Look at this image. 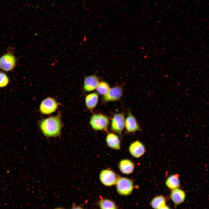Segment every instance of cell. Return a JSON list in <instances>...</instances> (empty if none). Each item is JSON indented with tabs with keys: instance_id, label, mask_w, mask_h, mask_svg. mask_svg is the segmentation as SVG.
Returning a JSON list of instances; mask_svg holds the SVG:
<instances>
[{
	"instance_id": "obj_22",
	"label": "cell",
	"mask_w": 209,
	"mask_h": 209,
	"mask_svg": "<svg viewBox=\"0 0 209 209\" xmlns=\"http://www.w3.org/2000/svg\"><path fill=\"white\" fill-rule=\"evenodd\" d=\"M63 208V207H60L59 208V207H56V208H56V209H59V208H60V209H62V208Z\"/></svg>"
},
{
	"instance_id": "obj_17",
	"label": "cell",
	"mask_w": 209,
	"mask_h": 209,
	"mask_svg": "<svg viewBox=\"0 0 209 209\" xmlns=\"http://www.w3.org/2000/svg\"><path fill=\"white\" fill-rule=\"evenodd\" d=\"M179 176L178 174H176L168 177L165 182L166 185L167 187L172 190L178 188L180 185Z\"/></svg>"
},
{
	"instance_id": "obj_20",
	"label": "cell",
	"mask_w": 209,
	"mask_h": 209,
	"mask_svg": "<svg viewBox=\"0 0 209 209\" xmlns=\"http://www.w3.org/2000/svg\"><path fill=\"white\" fill-rule=\"evenodd\" d=\"M9 82V78L5 73L0 72V88L7 86Z\"/></svg>"
},
{
	"instance_id": "obj_2",
	"label": "cell",
	"mask_w": 209,
	"mask_h": 209,
	"mask_svg": "<svg viewBox=\"0 0 209 209\" xmlns=\"http://www.w3.org/2000/svg\"><path fill=\"white\" fill-rule=\"evenodd\" d=\"M109 122V118L101 114H95L91 117L90 124L92 128L96 130L107 131Z\"/></svg>"
},
{
	"instance_id": "obj_14",
	"label": "cell",
	"mask_w": 209,
	"mask_h": 209,
	"mask_svg": "<svg viewBox=\"0 0 209 209\" xmlns=\"http://www.w3.org/2000/svg\"><path fill=\"white\" fill-rule=\"evenodd\" d=\"M98 100V95L96 93L88 94L85 98V103L88 109L91 111L97 106Z\"/></svg>"
},
{
	"instance_id": "obj_8",
	"label": "cell",
	"mask_w": 209,
	"mask_h": 209,
	"mask_svg": "<svg viewBox=\"0 0 209 209\" xmlns=\"http://www.w3.org/2000/svg\"><path fill=\"white\" fill-rule=\"evenodd\" d=\"M123 90L121 87L116 86L110 88L108 92L103 96L102 101L104 103L119 100L122 96Z\"/></svg>"
},
{
	"instance_id": "obj_18",
	"label": "cell",
	"mask_w": 209,
	"mask_h": 209,
	"mask_svg": "<svg viewBox=\"0 0 209 209\" xmlns=\"http://www.w3.org/2000/svg\"><path fill=\"white\" fill-rule=\"evenodd\" d=\"M110 89L108 84L105 81H101L99 83L96 89L98 93L103 96L105 95Z\"/></svg>"
},
{
	"instance_id": "obj_11",
	"label": "cell",
	"mask_w": 209,
	"mask_h": 209,
	"mask_svg": "<svg viewBox=\"0 0 209 209\" xmlns=\"http://www.w3.org/2000/svg\"><path fill=\"white\" fill-rule=\"evenodd\" d=\"M99 83L98 78L95 75H90L85 77L84 82V91L87 92L93 91L96 89Z\"/></svg>"
},
{
	"instance_id": "obj_9",
	"label": "cell",
	"mask_w": 209,
	"mask_h": 209,
	"mask_svg": "<svg viewBox=\"0 0 209 209\" xmlns=\"http://www.w3.org/2000/svg\"><path fill=\"white\" fill-rule=\"evenodd\" d=\"M100 178L101 181L104 185L110 186L116 183L117 178L115 173L109 170H105L100 172Z\"/></svg>"
},
{
	"instance_id": "obj_19",
	"label": "cell",
	"mask_w": 209,
	"mask_h": 209,
	"mask_svg": "<svg viewBox=\"0 0 209 209\" xmlns=\"http://www.w3.org/2000/svg\"><path fill=\"white\" fill-rule=\"evenodd\" d=\"M99 205L101 209L117 208L114 202L109 199H104L100 201Z\"/></svg>"
},
{
	"instance_id": "obj_5",
	"label": "cell",
	"mask_w": 209,
	"mask_h": 209,
	"mask_svg": "<svg viewBox=\"0 0 209 209\" xmlns=\"http://www.w3.org/2000/svg\"><path fill=\"white\" fill-rule=\"evenodd\" d=\"M125 115L123 112L113 114L111 122V129L120 136L125 125Z\"/></svg>"
},
{
	"instance_id": "obj_12",
	"label": "cell",
	"mask_w": 209,
	"mask_h": 209,
	"mask_svg": "<svg viewBox=\"0 0 209 209\" xmlns=\"http://www.w3.org/2000/svg\"><path fill=\"white\" fill-rule=\"evenodd\" d=\"M106 141L107 145L113 149L119 150L120 142V138L117 135L113 133H109L106 137Z\"/></svg>"
},
{
	"instance_id": "obj_4",
	"label": "cell",
	"mask_w": 209,
	"mask_h": 209,
	"mask_svg": "<svg viewBox=\"0 0 209 209\" xmlns=\"http://www.w3.org/2000/svg\"><path fill=\"white\" fill-rule=\"evenodd\" d=\"M116 184L117 191L120 194L127 195L132 192L133 185L131 179L125 177H119L117 178Z\"/></svg>"
},
{
	"instance_id": "obj_21",
	"label": "cell",
	"mask_w": 209,
	"mask_h": 209,
	"mask_svg": "<svg viewBox=\"0 0 209 209\" xmlns=\"http://www.w3.org/2000/svg\"><path fill=\"white\" fill-rule=\"evenodd\" d=\"M80 206H76L75 203L73 204V206L72 207V208H81L80 207Z\"/></svg>"
},
{
	"instance_id": "obj_13",
	"label": "cell",
	"mask_w": 209,
	"mask_h": 209,
	"mask_svg": "<svg viewBox=\"0 0 209 209\" xmlns=\"http://www.w3.org/2000/svg\"><path fill=\"white\" fill-rule=\"evenodd\" d=\"M170 197L174 204L177 205L184 201L185 194L182 190L177 188L172 190L170 194Z\"/></svg>"
},
{
	"instance_id": "obj_1",
	"label": "cell",
	"mask_w": 209,
	"mask_h": 209,
	"mask_svg": "<svg viewBox=\"0 0 209 209\" xmlns=\"http://www.w3.org/2000/svg\"><path fill=\"white\" fill-rule=\"evenodd\" d=\"M38 125L43 135L47 137H57L60 134L62 124L60 113L40 120Z\"/></svg>"
},
{
	"instance_id": "obj_15",
	"label": "cell",
	"mask_w": 209,
	"mask_h": 209,
	"mask_svg": "<svg viewBox=\"0 0 209 209\" xmlns=\"http://www.w3.org/2000/svg\"><path fill=\"white\" fill-rule=\"evenodd\" d=\"M134 167L133 163L127 159L122 160L119 164V168L120 171L125 174H129L132 173Z\"/></svg>"
},
{
	"instance_id": "obj_3",
	"label": "cell",
	"mask_w": 209,
	"mask_h": 209,
	"mask_svg": "<svg viewBox=\"0 0 209 209\" xmlns=\"http://www.w3.org/2000/svg\"><path fill=\"white\" fill-rule=\"evenodd\" d=\"M59 105V103L55 99L48 97L42 101L39 105V111L43 114L49 115L55 111Z\"/></svg>"
},
{
	"instance_id": "obj_6",
	"label": "cell",
	"mask_w": 209,
	"mask_h": 209,
	"mask_svg": "<svg viewBox=\"0 0 209 209\" xmlns=\"http://www.w3.org/2000/svg\"><path fill=\"white\" fill-rule=\"evenodd\" d=\"M16 61L14 54L8 52L0 58V69L6 71H10L15 67Z\"/></svg>"
},
{
	"instance_id": "obj_10",
	"label": "cell",
	"mask_w": 209,
	"mask_h": 209,
	"mask_svg": "<svg viewBox=\"0 0 209 209\" xmlns=\"http://www.w3.org/2000/svg\"><path fill=\"white\" fill-rule=\"evenodd\" d=\"M129 150L131 154L136 158L141 157L144 154L145 151L143 144L138 140L132 142L130 144Z\"/></svg>"
},
{
	"instance_id": "obj_16",
	"label": "cell",
	"mask_w": 209,
	"mask_h": 209,
	"mask_svg": "<svg viewBox=\"0 0 209 209\" xmlns=\"http://www.w3.org/2000/svg\"><path fill=\"white\" fill-rule=\"evenodd\" d=\"M151 205L154 209L169 208L166 206L165 199L162 196H157L154 198L151 201Z\"/></svg>"
},
{
	"instance_id": "obj_7",
	"label": "cell",
	"mask_w": 209,
	"mask_h": 209,
	"mask_svg": "<svg viewBox=\"0 0 209 209\" xmlns=\"http://www.w3.org/2000/svg\"><path fill=\"white\" fill-rule=\"evenodd\" d=\"M125 127L127 133H131L142 131L139 123L130 110L128 111L125 119Z\"/></svg>"
}]
</instances>
